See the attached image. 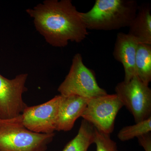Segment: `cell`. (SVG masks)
Listing matches in <instances>:
<instances>
[{
  "label": "cell",
  "mask_w": 151,
  "mask_h": 151,
  "mask_svg": "<svg viewBox=\"0 0 151 151\" xmlns=\"http://www.w3.org/2000/svg\"><path fill=\"white\" fill-rule=\"evenodd\" d=\"M26 12L37 32L54 47H65L69 42L79 43L88 35L80 12L70 0H45Z\"/></svg>",
  "instance_id": "obj_1"
},
{
  "label": "cell",
  "mask_w": 151,
  "mask_h": 151,
  "mask_svg": "<svg viewBox=\"0 0 151 151\" xmlns=\"http://www.w3.org/2000/svg\"><path fill=\"white\" fill-rule=\"evenodd\" d=\"M139 6L135 0H96L90 10L80 14L87 29L118 30L129 27Z\"/></svg>",
  "instance_id": "obj_2"
},
{
  "label": "cell",
  "mask_w": 151,
  "mask_h": 151,
  "mask_svg": "<svg viewBox=\"0 0 151 151\" xmlns=\"http://www.w3.org/2000/svg\"><path fill=\"white\" fill-rule=\"evenodd\" d=\"M55 135L28 129L22 124L21 114L13 119H0V151H46Z\"/></svg>",
  "instance_id": "obj_3"
},
{
  "label": "cell",
  "mask_w": 151,
  "mask_h": 151,
  "mask_svg": "<svg viewBox=\"0 0 151 151\" xmlns=\"http://www.w3.org/2000/svg\"><path fill=\"white\" fill-rule=\"evenodd\" d=\"M58 91L63 96L75 95L88 99L108 94L97 84L94 72L84 65L80 53L73 56L69 72Z\"/></svg>",
  "instance_id": "obj_4"
},
{
  "label": "cell",
  "mask_w": 151,
  "mask_h": 151,
  "mask_svg": "<svg viewBox=\"0 0 151 151\" xmlns=\"http://www.w3.org/2000/svg\"><path fill=\"white\" fill-rule=\"evenodd\" d=\"M115 92L124 106L133 115L135 123L151 117V88L137 76L130 81L119 82Z\"/></svg>",
  "instance_id": "obj_5"
},
{
  "label": "cell",
  "mask_w": 151,
  "mask_h": 151,
  "mask_svg": "<svg viewBox=\"0 0 151 151\" xmlns=\"http://www.w3.org/2000/svg\"><path fill=\"white\" fill-rule=\"evenodd\" d=\"M123 107L116 94H107L89 99L81 117L98 131L111 135L116 116Z\"/></svg>",
  "instance_id": "obj_6"
},
{
  "label": "cell",
  "mask_w": 151,
  "mask_h": 151,
  "mask_svg": "<svg viewBox=\"0 0 151 151\" xmlns=\"http://www.w3.org/2000/svg\"><path fill=\"white\" fill-rule=\"evenodd\" d=\"M27 73H22L10 79L0 74V119L16 118L22 114L27 105L23 94L27 91L26 82Z\"/></svg>",
  "instance_id": "obj_7"
},
{
  "label": "cell",
  "mask_w": 151,
  "mask_h": 151,
  "mask_svg": "<svg viewBox=\"0 0 151 151\" xmlns=\"http://www.w3.org/2000/svg\"><path fill=\"white\" fill-rule=\"evenodd\" d=\"M60 95L37 105L27 106L21 114L22 124L28 129L39 134H49L56 131Z\"/></svg>",
  "instance_id": "obj_8"
},
{
  "label": "cell",
  "mask_w": 151,
  "mask_h": 151,
  "mask_svg": "<svg viewBox=\"0 0 151 151\" xmlns=\"http://www.w3.org/2000/svg\"><path fill=\"white\" fill-rule=\"evenodd\" d=\"M88 100L75 95H60L56 131L68 132L72 129L76 121L81 117Z\"/></svg>",
  "instance_id": "obj_9"
},
{
  "label": "cell",
  "mask_w": 151,
  "mask_h": 151,
  "mask_svg": "<svg viewBox=\"0 0 151 151\" xmlns=\"http://www.w3.org/2000/svg\"><path fill=\"white\" fill-rule=\"evenodd\" d=\"M138 44L134 39L128 34L119 32L116 36L113 56L124 66V81H130L136 76L135 59Z\"/></svg>",
  "instance_id": "obj_10"
},
{
  "label": "cell",
  "mask_w": 151,
  "mask_h": 151,
  "mask_svg": "<svg viewBox=\"0 0 151 151\" xmlns=\"http://www.w3.org/2000/svg\"><path fill=\"white\" fill-rule=\"evenodd\" d=\"M151 10L149 4L139 6L136 16L129 26L128 34L138 44L151 45Z\"/></svg>",
  "instance_id": "obj_11"
},
{
  "label": "cell",
  "mask_w": 151,
  "mask_h": 151,
  "mask_svg": "<svg viewBox=\"0 0 151 151\" xmlns=\"http://www.w3.org/2000/svg\"><path fill=\"white\" fill-rule=\"evenodd\" d=\"M95 128L86 120H82L77 135L66 144L62 151H88L94 143Z\"/></svg>",
  "instance_id": "obj_12"
},
{
  "label": "cell",
  "mask_w": 151,
  "mask_h": 151,
  "mask_svg": "<svg viewBox=\"0 0 151 151\" xmlns=\"http://www.w3.org/2000/svg\"><path fill=\"white\" fill-rule=\"evenodd\" d=\"M136 76L148 85L151 81V45L139 44L135 59Z\"/></svg>",
  "instance_id": "obj_13"
},
{
  "label": "cell",
  "mask_w": 151,
  "mask_h": 151,
  "mask_svg": "<svg viewBox=\"0 0 151 151\" xmlns=\"http://www.w3.org/2000/svg\"><path fill=\"white\" fill-rule=\"evenodd\" d=\"M151 131V116L134 125L123 127L119 131L117 137L120 141L126 142L150 133Z\"/></svg>",
  "instance_id": "obj_14"
},
{
  "label": "cell",
  "mask_w": 151,
  "mask_h": 151,
  "mask_svg": "<svg viewBox=\"0 0 151 151\" xmlns=\"http://www.w3.org/2000/svg\"><path fill=\"white\" fill-rule=\"evenodd\" d=\"M94 143L96 151H119L117 144L111 139L110 135L100 132L95 128Z\"/></svg>",
  "instance_id": "obj_15"
},
{
  "label": "cell",
  "mask_w": 151,
  "mask_h": 151,
  "mask_svg": "<svg viewBox=\"0 0 151 151\" xmlns=\"http://www.w3.org/2000/svg\"><path fill=\"white\" fill-rule=\"evenodd\" d=\"M139 145L145 151H151V134L148 133L137 138Z\"/></svg>",
  "instance_id": "obj_16"
}]
</instances>
